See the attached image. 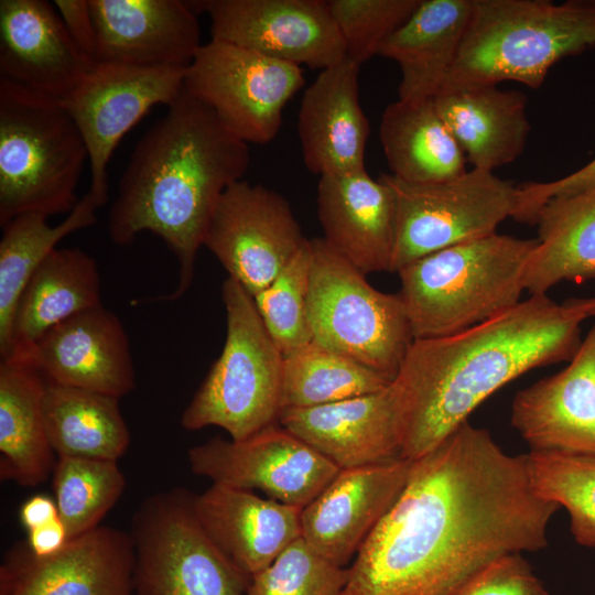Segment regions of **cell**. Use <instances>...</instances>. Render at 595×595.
I'll return each instance as SVG.
<instances>
[{
  "label": "cell",
  "mask_w": 595,
  "mask_h": 595,
  "mask_svg": "<svg viewBox=\"0 0 595 595\" xmlns=\"http://www.w3.org/2000/svg\"><path fill=\"white\" fill-rule=\"evenodd\" d=\"M559 509L534 491L526 454L465 421L412 461L347 569L344 595H458L498 559L544 549Z\"/></svg>",
  "instance_id": "obj_1"
},
{
  "label": "cell",
  "mask_w": 595,
  "mask_h": 595,
  "mask_svg": "<svg viewBox=\"0 0 595 595\" xmlns=\"http://www.w3.org/2000/svg\"><path fill=\"white\" fill-rule=\"evenodd\" d=\"M587 316L577 299L531 295L510 310L453 335L413 339L397 379L405 429L400 458L437 446L498 389L524 372L570 361Z\"/></svg>",
  "instance_id": "obj_2"
},
{
  "label": "cell",
  "mask_w": 595,
  "mask_h": 595,
  "mask_svg": "<svg viewBox=\"0 0 595 595\" xmlns=\"http://www.w3.org/2000/svg\"><path fill=\"white\" fill-rule=\"evenodd\" d=\"M248 143L185 89L137 142L107 218L109 238L131 245L150 231L178 263V283L161 300L183 296L194 278L197 252L224 192L242 180Z\"/></svg>",
  "instance_id": "obj_3"
},
{
  "label": "cell",
  "mask_w": 595,
  "mask_h": 595,
  "mask_svg": "<svg viewBox=\"0 0 595 595\" xmlns=\"http://www.w3.org/2000/svg\"><path fill=\"white\" fill-rule=\"evenodd\" d=\"M595 46V0H473L444 88L519 82L539 88L560 60Z\"/></svg>",
  "instance_id": "obj_4"
},
{
  "label": "cell",
  "mask_w": 595,
  "mask_h": 595,
  "mask_svg": "<svg viewBox=\"0 0 595 595\" xmlns=\"http://www.w3.org/2000/svg\"><path fill=\"white\" fill-rule=\"evenodd\" d=\"M537 239L493 234L455 245L397 271L414 339L459 333L516 306Z\"/></svg>",
  "instance_id": "obj_5"
},
{
  "label": "cell",
  "mask_w": 595,
  "mask_h": 595,
  "mask_svg": "<svg viewBox=\"0 0 595 595\" xmlns=\"http://www.w3.org/2000/svg\"><path fill=\"white\" fill-rule=\"evenodd\" d=\"M88 151L63 105L0 77V226L71 213Z\"/></svg>",
  "instance_id": "obj_6"
},
{
  "label": "cell",
  "mask_w": 595,
  "mask_h": 595,
  "mask_svg": "<svg viewBox=\"0 0 595 595\" xmlns=\"http://www.w3.org/2000/svg\"><path fill=\"white\" fill-rule=\"evenodd\" d=\"M223 350L181 416L187 431L225 430L241 441L275 423L281 411L283 355L268 333L253 298L227 278Z\"/></svg>",
  "instance_id": "obj_7"
},
{
  "label": "cell",
  "mask_w": 595,
  "mask_h": 595,
  "mask_svg": "<svg viewBox=\"0 0 595 595\" xmlns=\"http://www.w3.org/2000/svg\"><path fill=\"white\" fill-rule=\"evenodd\" d=\"M310 245L313 340L393 380L414 339L400 294L375 289L323 238Z\"/></svg>",
  "instance_id": "obj_8"
},
{
  "label": "cell",
  "mask_w": 595,
  "mask_h": 595,
  "mask_svg": "<svg viewBox=\"0 0 595 595\" xmlns=\"http://www.w3.org/2000/svg\"><path fill=\"white\" fill-rule=\"evenodd\" d=\"M134 595H246L251 577L209 539L182 488L138 507L130 532Z\"/></svg>",
  "instance_id": "obj_9"
},
{
  "label": "cell",
  "mask_w": 595,
  "mask_h": 595,
  "mask_svg": "<svg viewBox=\"0 0 595 595\" xmlns=\"http://www.w3.org/2000/svg\"><path fill=\"white\" fill-rule=\"evenodd\" d=\"M380 178L396 204L393 272L435 251L497 232L518 203V186L478 169L435 183H409L387 173Z\"/></svg>",
  "instance_id": "obj_10"
},
{
  "label": "cell",
  "mask_w": 595,
  "mask_h": 595,
  "mask_svg": "<svg viewBox=\"0 0 595 595\" xmlns=\"http://www.w3.org/2000/svg\"><path fill=\"white\" fill-rule=\"evenodd\" d=\"M303 86L301 66L216 40L201 46L184 79L232 134L257 144L277 137L285 105Z\"/></svg>",
  "instance_id": "obj_11"
},
{
  "label": "cell",
  "mask_w": 595,
  "mask_h": 595,
  "mask_svg": "<svg viewBox=\"0 0 595 595\" xmlns=\"http://www.w3.org/2000/svg\"><path fill=\"white\" fill-rule=\"evenodd\" d=\"M306 240L281 194L240 180L217 202L203 246L253 298L277 278Z\"/></svg>",
  "instance_id": "obj_12"
},
{
  "label": "cell",
  "mask_w": 595,
  "mask_h": 595,
  "mask_svg": "<svg viewBox=\"0 0 595 595\" xmlns=\"http://www.w3.org/2000/svg\"><path fill=\"white\" fill-rule=\"evenodd\" d=\"M184 67H139L96 63L78 87L60 101L88 151V192L108 201L107 166L123 136L155 105L174 102L184 89Z\"/></svg>",
  "instance_id": "obj_13"
},
{
  "label": "cell",
  "mask_w": 595,
  "mask_h": 595,
  "mask_svg": "<svg viewBox=\"0 0 595 595\" xmlns=\"http://www.w3.org/2000/svg\"><path fill=\"white\" fill-rule=\"evenodd\" d=\"M191 470L239 489H258L304 508L340 468L278 422L241 441L215 436L187 451Z\"/></svg>",
  "instance_id": "obj_14"
},
{
  "label": "cell",
  "mask_w": 595,
  "mask_h": 595,
  "mask_svg": "<svg viewBox=\"0 0 595 595\" xmlns=\"http://www.w3.org/2000/svg\"><path fill=\"white\" fill-rule=\"evenodd\" d=\"M210 18L212 40L314 69L346 57L345 43L325 0L197 1Z\"/></svg>",
  "instance_id": "obj_15"
},
{
  "label": "cell",
  "mask_w": 595,
  "mask_h": 595,
  "mask_svg": "<svg viewBox=\"0 0 595 595\" xmlns=\"http://www.w3.org/2000/svg\"><path fill=\"white\" fill-rule=\"evenodd\" d=\"M130 533L99 526L37 558L15 544L0 569V595H134Z\"/></svg>",
  "instance_id": "obj_16"
},
{
  "label": "cell",
  "mask_w": 595,
  "mask_h": 595,
  "mask_svg": "<svg viewBox=\"0 0 595 595\" xmlns=\"http://www.w3.org/2000/svg\"><path fill=\"white\" fill-rule=\"evenodd\" d=\"M277 422L338 468L400 458L405 429L403 389L394 379L372 393L282 409Z\"/></svg>",
  "instance_id": "obj_17"
},
{
  "label": "cell",
  "mask_w": 595,
  "mask_h": 595,
  "mask_svg": "<svg viewBox=\"0 0 595 595\" xmlns=\"http://www.w3.org/2000/svg\"><path fill=\"white\" fill-rule=\"evenodd\" d=\"M412 461L340 468L301 510L302 539L332 563L345 567L403 490Z\"/></svg>",
  "instance_id": "obj_18"
},
{
  "label": "cell",
  "mask_w": 595,
  "mask_h": 595,
  "mask_svg": "<svg viewBox=\"0 0 595 595\" xmlns=\"http://www.w3.org/2000/svg\"><path fill=\"white\" fill-rule=\"evenodd\" d=\"M26 361L61 386L118 399L136 388L129 337L120 318L102 304L51 328Z\"/></svg>",
  "instance_id": "obj_19"
},
{
  "label": "cell",
  "mask_w": 595,
  "mask_h": 595,
  "mask_svg": "<svg viewBox=\"0 0 595 595\" xmlns=\"http://www.w3.org/2000/svg\"><path fill=\"white\" fill-rule=\"evenodd\" d=\"M96 31V63L186 68L201 44L190 2L88 0Z\"/></svg>",
  "instance_id": "obj_20"
},
{
  "label": "cell",
  "mask_w": 595,
  "mask_h": 595,
  "mask_svg": "<svg viewBox=\"0 0 595 595\" xmlns=\"http://www.w3.org/2000/svg\"><path fill=\"white\" fill-rule=\"evenodd\" d=\"M510 422L530 452L595 457V324L564 369L517 392Z\"/></svg>",
  "instance_id": "obj_21"
},
{
  "label": "cell",
  "mask_w": 595,
  "mask_h": 595,
  "mask_svg": "<svg viewBox=\"0 0 595 595\" xmlns=\"http://www.w3.org/2000/svg\"><path fill=\"white\" fill-rule=\"evenodd\" d=\"M95 64L76 46L50 2L0 1V77L62 101Z\"/></svg>",
  "instance_id": "obj_22"
},
{
  "label": "cell",
  "mask_w": 595,
  "mask_h": 595,
  "mask_svg": "<svg viewBox=\"0 0 595 595\" xmlns=\"http://www.w3.org/2000/svg\"><path fill=\"white\" fill-rule=\"evenodd\" d=\"M317 213L323 239L360 272L391 271L396 204L380 177L366 169L320 176Z\"/></svg>",
  "instance_id": "obj_23"
},
{
  "label": "cell",
  "mask_w": 595,
  "mask_h": 595,
  "mask_svg": "<svg viewBox=\"0 0 595 595\" xmlns=\"http://www.w3.org/2000/svg\"><path fill=\"white\" fill-rule=\"evenodd\" d=\"M360 65L345 57L305 89L298 116L303 161L311 173L365 170L369 121L359 100Z\"/></svg>",
  "instance_id": "obj_24"
},
{
  "label": "cell",
  "mask_w": 595,
  "mask_h": 595,
  "mask_svg": "<svg viewBox=\"0 0 595 595\" xmlns=\"http://www.w3.org/2000/svg\"><path fill=\"white\" fill-rule=\"evenodd\" d=\"M193 510L214 544L250 577L302 538L301 508L251 490L212 484L193 495Z\"/></svg>",
  "instance_id": "obj_25"
},
{
  "label": "cell",
  "mask_w": 595,
  "mask_h": 595,
  "mask_svg": "<svg viewBox=\"0 0 595 595\" xmlns=\"http://www.w3.org/2000/svg\"><path fill=\"white\" fill-rule=\"evenodd\" d=\"M433 99L473 169L493 172L523 152L531 126L522 91L497 85L455 87Z\"/></svg>",
  "instance_id": "obj_26"
},
{
  "label": "cell",
  "mask_w": 595,
  "mask_h": 595,
  "mask_svg": "<svg viewBox=\"0 0 595 595\" xmlns=\"http://www.w3.org/2000/svg\"><path fill=\"white\" fill-rule=\"evenodd\" d=\"M101 304V282L95 259L79 248H56L36 268L21 293L8 353L1 360L26 361L36 343L51 328Z\"/></svg>",
  "instance_id": "obj_27"
},
{
  "label": "cell",
  "mask_w": 595,
  "mask_h": 595,
  "mask_svg": "<svg viewBox=\"0 0 595 595\" xmlns=\"http://www.w3.org/2000/svg\"><path fill=\"white\" fill-rule=\"evenodd\" d=\"M473 0H421L411 17L381 45L378 55L399 65V99L434 98L458 56Z\"/></svg>",
  "instance_id": "obj_28"
},
{
  "label": "cell",
  "mask_w": 595,
  "mask_h": 595,
  "mask_svg": "<svg viewBox=\"0 0 595 595\" xmlns=\"http://www.w3.org/2000/svg\"><path fill=\"white\" fill-rule=\"evenodd\" d=\"M46 380L28 361L0 363V478L23 487L47 480L57 459L44 420Z\"/></svg>",
  "instance_id": "obj_29"
},
{
  "label": "cell",
  "mask_w": 595,
  "mask_h": 595,
  "mask_svg": "<svg viewBox=\"0 0 595 595\" xmlns=\"http://www.w3.org/2000/svg\"><path fill=\"white\" fill-rule=\"evenodd\" d=\"M539 237L522 284L545 295L561 281L595 280V188L549 199L536 219Z\"/></svg>",
  "instance_id": "obj_30"
},
{
  "label": "cell",
  "mask_w": 595,
  "mask_h": 595,
  "mask_svg": "<svg viewBox=\"0 0 595 595\" xmlns=\"http://www.w3.org/2000/svg\"><path fill=\"white\" fill-rule=\"evenodd\" d=\"M391 175L409 183H435L466 172V158L433 98L398 99L385 109L379 130Z\"/></svg>",
  "instance_id": "obj_31"
},
{
  "label": "cell",
  "mask_w": 595,
  "mask_h": 595,
  "mask_svg": "<svg viewBox=\"0 0 595 595\" xmlns=\"http://www.w3.org/2000/svg\"><path fill=\"white\" fill-rule=\"evenodd\" d=\"M119 400L46 381L44 420L56 456L118 462L130 444Z\"/></svg>",
  "instance_id": "obj_32"
},
{
  "label": "cell",
  "mask_w": 595,
  "mask_h": 595,
  "mask_svg": "<svg viewBox=\"0 0 595 595\" xmlns=\"http://www.w3.org/2000/svg\"><path fill=\"white\" fill-rule=\"evenodd\" d=\"M98 201L87 192L64 220L55 226L47 216L26 213L2 226L0 240V357L9 348L11 326L18 301L29 279L42 261L66 236L93 226Z\"/></svg>",
  "instance_id": "obj_33"
},
{
  "label": "cell",
  "mask_w": 595,
  "mask_h": 595,
  "mask_svg": "<svg viewBox=\"0 0 595 595\" xmlns=\"http://www.w3.org/2000/svg\"><path fill=\"white\" fill-rule=\"evenodd\" d=\"M393 380L312 340L283 356L281 410L372 393Z\"/></svg>",
  "instance_id": "obj_34"
},
{
  "label": "cell",
  "mask_w": 595,
  "mask_h": 595,
  "mask_svg": "<svg viewBox=\"0 0 595 595\" xmlns=\"http://www.w3.org/2000/svg\"><path fill=\"white\" fill-rule=\"evenodd\" d=\"M52 476L58 515L69 539L99 527L126 487L116 461L57 457Z\"/></svg>",
  "instance_id": "obj_35"
},
{
  "label": "cell",
  "mask_w": 595,
  "mask_h": 595,
  "mask_svg": "<svg viewBox=\"0 0 595 595\" xmlns=\"http://www.w3.org/2000/svg\"><path fill=\"white\" fill-rule=\"evenodd\" d=\"M526 455L534 491L564 507L575 541L595 548V457L555 452Z\"/></svg>",
  "instance_id": "obj_36"
},
{
  "label": "cell",
  "mask_w": 595,
  "mask_h": 595,
  "mask_svg": "<svg viewBox=\"0 0 595 595\" xmlns=\"http://www.w3.org/2000/svg\"><path fill=\"white\" fill-rule=\"evenodd\" d=\"M311 261V245L306 240L277 278L253 296L258 313L283 356L313 340L307 317Z\"/></svg>",
  "instance_id": "obj_37"
},
{
  "label": "cell",
  "mask_w": 595,
  "mask_h": 595,
  "mask_svg": "<svg viewBox=\"0 0 595 595\" xmlns=\"http://www.w3.org/2000/svg\"><path fill=\"white\" fill-rule=\"evenodd\" d=\"M347 569L292 542L268 567L251 576L246 595H344Z\"/></svg>",
  "instance_id": "obj_38"
},
{
  "label": "cell",
  "mask_w": 595,
  "mask_h": 595,
  "mask_svg": "<svg viewBox=\"0 0 595 595\" xmlns=\"http://www.w3.org/2000/svg\"><path fill=\"white\" fill-rule=\"evenodd\" d=\"M421 0H327L346 57L361 65L414 12Z\"/></svg>",
  "instance_id": "obj_39"
},
{
  "label": "cell",
  "mask_w": 595,
  "mask_h": 595,
  "mask_svg": "<svg viewBox=\"0 0 595 595\" xmlns=\"http://www.w3.org/2000/svg\"><path fill=\"white\" fill-rule=\"evenodd\" d=\"M458 595H549L520 554L502 556L472 580Z\"/></svg>",
  "instance_id": "obj_40"
},
{
  "label": "cell",
  "mask_w": 595,
  "mask_h": 595,
  "mask_svg": "<svg viewBox=\"0 0 595 595\" xmlns=\"http://www.w3.org/2000/svg\"><path fill=\"white\" fill-rule=\"evenodd\" d=\"M595 188V159L580 170L551 182H526L518 186V203L512 218L536 225L541 207L552 197L576 194Z\"/></svg>",
  "instance_id": "obj_41"
},
{
  "label": "cell",
  "mask_w": 595,
  "mask_h": 595,
  "mask_svg": "<svg viewBox=\"0 0 595 595\" xmlns=\"http://www.w3.org/2000/svg\"><path fill=\"white\" fill-rule=\"evenodd\" d=\"M54 6L76 46L96 63V31L88 0H55Z\"/></svg>",
  "instance_id": "obj_42"
},
{
  "label": "cell",
  "mask_w": 595,
  "mask_h": 595,
  "mask_svg": "<svg viewBox=\"0 0 595 595\" xmlns=\"http://www.w3.org/2000/svg\"><path fill=\"white\" fill-rule=\"evenodd\" d=\"M67 529L61 518L28 532L26 544L33 555L46 558L61 552L69 542Z\"/></svg>",
  "instance_id": "obj_43"
},
{
  "label": "cell",
  "mask_w": 595,
  "mask_h": 595,
  "mask_svg": "<svg viewBox=\"0 0 595 595\" xmlns=\"http://www.w3.org/2000/svg\"><path fill=\"white\" fill-rule=\"evenodd\" d=\"M19 516L28 532L60 518L55 499L45 495H34L26 499L20 508Z\"/></svg>",
  "instance_id": "obj_44"
},
{
  "label": "cell",
  "mask_w": 595,
  "mask_h": 595,
  "mask_svg": "<svg viewBox=\"0 0 595 595\" xmlns=\"http://www.w3.org/2000/svg\"><path fill=\"white\" fill-rule=\"evenodd\" d=\"M577 301L587 317L595 316V296L587 299H577Z\"/></svg>",
  "instance_id": "obj_45"
}]
</instances>
